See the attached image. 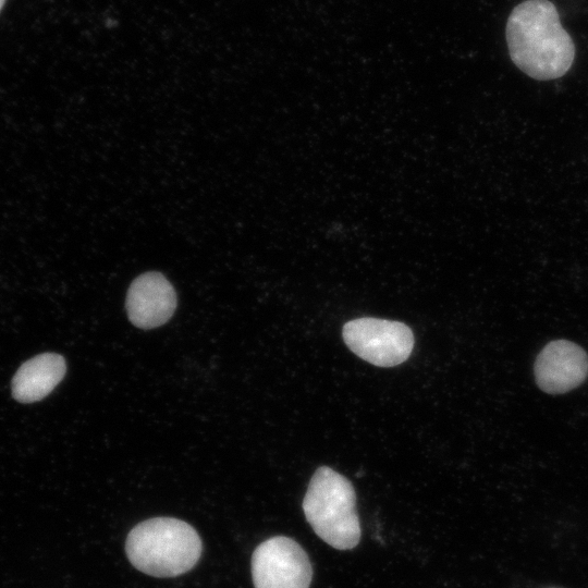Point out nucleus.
<instances>
[{
    "instance_id": "obj_8",
    "label": "nucleus",
    "mask_w": 588,
    "mask_h": 588,
    "mask_svg": "<svg viewBox=\"0 0 588 588\" xmlns=\"http://www.w3.org/2000/svg\"><path fill=\"white\" fill-rule=\"evenodd\" d=\"M65 371V360L61 355H37L25 362L14 375L12 395L21 403L40 401L58 385Z\"/></svg>"
},
{
    "instance_id": "obj_7",
    "label": "nucleus",
    "mask_w": 588,
    "mask_h": 588,
    "mask_svg": "<svg viewBox=\"0 0 588 588\" xmlns=\"http://www.w3.org/2000/svg\"><path fill=\"white\" fill-rule=\"evenodd\" d=\"M176 303L175 290L168 279L159 272H146L132 282L125 305L134 326L152 329L172 317Z\"/></svg>"
},
{
    "instance_id": "obj_6",
    "label": "nucleus",
    "mask_w": 588,
    "mask_h": 588,
    "mask_svg": "<svg viewBox=\"0 0 588 588\" xmlns=\"http://www.w3.org/2000/svg\"><path fill=\"white\" fill-rule=\"evenodd\" d=\"M534 372L542 391L565 393L583 383L588 376V356L579 345L567 340H555L540 351Z\"/></svg>"
},
{
    "instance_id": "obj_4",
    "label": "nucleus",
    "mask_w": 588,
    "mask_h": 588,
    "mask_svg": "<svg viewBox=\"0 0 588 588\" xmlns=\"http://www.w3.org/2000/svg\"><path fill=\"white\" fill-rule=\"evenodd\" d=\"M343 340L353 353L379 367L402 364L414 347V335L406 324L370 317L346 322Z\"/></svg>"
},
{
    "instance_id": "obj_2",
    "label": "nucleus",
    "mask_w": 588,
    "mask_h": 588,
    "mask_svg": "<svg viewBox=\"0 0 588 588\" xmlns=\"http://www.w3.org/2000/svg\"><path fill=\"white\" fill-rule=\"evenodd\" d=\"M125 551L138 571L155 577H175L196 565L203 543L187 523L156 517L139 523L130 531Z\"/></svg>"
},
{
    "instance_id": "obj_9",
    "label": "nucleus",
    "mask_w": 588,
    "mask_h": 588,
    "mask_svg": "<svg viewBox=\"0 0 588 588\" xmlns=\"http://www.w3.org/2000/svg\"><path fill=\"white\" fill-rule=\"evenodd\" d=\"M4 1L5 0H0V10L2 9Z\"/></svg>"
},
{
    "instance_id": "obj_1",
    "label": "nucleus",
    "mask_w": 588,
    "mask_h": 588,
    "mask_svg": "<svg viewBox=\"0 0 588 588\" xmlns=\"http://www.w3.org/2000/svg\"><path fill=\"white\" fill-rule=\"evenodd\" d=\"M506 41L512 61L535 79L558 78L574 61V42L548 0L517 4L507 20Z\"/></svg>"
},
{
    "instance_id": "obj_3",
    "label": "nucleus",
    "mask_w": 588,
    "mask_h": 588,
    "mask_svg": "<svg viewBox=\"0 0 588 588\" xmlns=\"http://www.w3.org/2000/svg\"><path fill=\"white\" fill-rule=\"evenodd\" d=\"M305 517L316 535L338 550L355 548L360 539L356 494L350 480L330 467H319L303 500Z\"/></svg>"
},
{
    "instance_id": "obj_5",
    "label": "nucleus",
    "mask_w": 588,
    "mask_h": 588,
    "mask_svg": "<svg viewBox=\"0 0 588 588\" xmlns=\"http://www.w3.org/2000/svg\"><path fill=\"white\" fill-rule=\"evenodd\" d=\"M252 577L255 588H308L313 568L307 553L295 540L278 536L255 549Z\"/></svg>"
}]
</instances>
